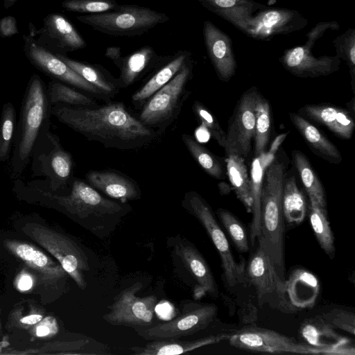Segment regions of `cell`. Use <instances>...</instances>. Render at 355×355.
Returning a JSON list of instances; mask_svg holds the SVG:
<instances>
[{"instance_id": "6da1fadb", "label": "cell", "mask_w": 355, "mask_h": 355, "mask_svg": "<svg viewBox=\"0 0 355 355\" xmlns=\"http://www.w3.org/2000/svg\"><path fill=\"white\" fill-rule=\"evenodd\" d=\"M51 114L88 140L97 141L105 148L139 149L157 137L154 130L129 113L123 102L94 107L55 104Z\"/></svg>"}, {"instance_id": "7a4b0ae2", "label": "cell", "mask_w": 355, "mask_h": 355, "mask_svg": "<svg viewBox=\"0 0 355 355\" xmlns=\"http://www.w3.org/2000/svg\"><path fill=\"white\" fill-rule=\"evenodd\" d=\"M279 153L267 166L263 176L258 241L271 258L279 276L284 279L286 223L282 196L288 161L280 148Z\"/></svg>"}, {"instance_id": "3957f363", "label": "cell", "mask_w": 355, "mask_h": 355, "mask_svg": "<svg viewBox=\"0 0 355 355\" xmlns=\"http://www.w3.org/2000/svg\"><path fill=\"white\" fill-rule=\"evenodd\" d=\"M51 108L47 87L37 74H33L26 89L15 133L11 162L13 175H20L29 163L37 141L50 126Z\"/></svg>"}, {"instance_id": "277c9868", "label": "cell", "mask_w": 355, "mask_h": 355, "mask_svg": "<svg viewBox=\"0 0 355 355\" xmlns=\"http://www.w3.org/2000/svg\"><path fill=\"white\" fill-rule=\"evenodd\" d=\"M84 227L103 239L110 235L122 218L132 211L127 202H116L102 196L83 180L73 177L68 196H53Z\"/></svg>"}, {"instance_id": "5b68a950", "label": "cell", "mask_w": 355, "mask_h": 355, "mask_svg": "<svg viewBox=\"0 0 355 355\" xmlns=\"http://www.w3.org/2000/svg\"><path fill=\"white\" fill-rule=\"evenodd\" d=\"M76 19L108 35L132 37L167 22L169 17L147 7L125 4L105 12L77 16Z\"/></svg>"}, {"instance_id": "8992f818", "label": "cell", "mask_w": 355, "mask_h": 355, "mask_svg": "<svg viewBox=\"0 0 355 355\" xmlns=\"http://www.w3.org/2000/svg\"><path fill=\"white\" fill-rule=\"evenodd\" d=\"M181 205L202 225L215 246L227 286L234 288L246 282L243 266L236 261L228 240L209 203L196 191H189L184 193Z\"/></svg>"}, {"instance_id": "52a82bcc", "label": "cell", "mask_w": 355, "mask_h": 355, "mask_svg": "<svg viewBox=\"0 0 355 355\" xmlns=\"http://www.w3.org/2000/svg\"><path fill=\"white\" fill-rule=\"evenodd\" d=\"M245 274L246 282L255 289L259 306H268L286 314L297 312L287 297L285 279L279 276L273 261L261 245L251 255Z\"/></svg>"}, {"instance_id": "ba28073f", "label": "cell", "mask_w": 355, "mask_h": 355, "mask_svg": "<svg viewBox=\"0 0 355 355\" xmlns=\"http://www.w3.org/2000/svg\"><path fill=\"white\" fill-rule=\"evenodd\" d=\"M193 68L191 60L145 102L139 119L146 126L162 130L176 118L186 97V88L192 78Z\"/></svg>"}, {"instance_id": "9c48e42d", "label": "cell", "mask_w": 355, "mask_h": 355, "mask_svg": "<svg viewBox=\"0 0 355 355\" xmlns=\"http://www.w3.org/2000/svg\"><path fill=\"white\" fill-rule=\"evenodd\" d=\"M33 173L44 176L53 191L71 184L73 160L64 150L59 139L46 128L37 141L31 155Z\"/></svg>"}, {"instance_id": "30bf717a", "label": "cell", "mask_w": 355, "mask_h": 355, "mask_svg": "<svg viewBox=\"0 0 355 355\" xmlns=\"http://www.w3.org/2000/svg\"><path fill=\"white\" fill-rule=\"evenodd\" d=\"M217 313L214 304L189 302L182 305L181 313L173 319L134 330L146 340L178 339L206 329Z\"/></svg>"}, {"instance_id": "8fae6325", "label": "cell", "mask_w": 355, "mask_h": 355, "mask_svg": "<svg viewBox=\"0 0 355 355\" xmlns=\"http://www.w3.org/2000/svg\"><path fill=\"white\" fill-rule=\"evenodd\" d=\"M230 345L248 352L272 354H326L325 350L277 331L259 327H245L226 338Z\"/></svg>"}, {"instance_id": "7c38bea8", "label": "cell", "mask_w": 355, "mask_h": 355, "mask_svg": "<svg viewBox=\"0 0 355 355\" xmlns=\"http://www.w3.org/2000/svg\"><path fill=\"white\" fill-rule=\"evenodd\" d=\"M141 282L134 283L122 290L107 308L103 319L114 326H123L134 329L153 325L157 298L154 295L137 296L141 289Z\"/></svg>"}, {"instance_id": "4fadbf2b", "label": "cell", "mask_w": 355, "mask_h": 355, "mask_svg": "<svg viewBox=\"0 0 355 355\" xmlns=\"http://www.w3.org/2000/svg\"><path fill=\"white\" fill-rule=\"evenodd\" d=\"M23 51L26 58L38 70L53 80L67 84L99 99L109 101L110 98L106 94L85 80L55 53L40 46L31 35H23Z\"/></svg>"}, {"instance_id": "5bb4252c", "label": "cell", "mask_w": 355, "mask_h": 355, "mask_svg": "<svg viewBox=\"0 0 355 355\" xmlns=\"http://www.w3.org/2000/svg\"><path fill=\"white\" fill-rule=\"evenodd\" d=\"M259 92L255 87L245 91L235 107L226 132L225 152L244 159L250 152L255 126V105Z\"/></svg>"}, {"instance_id": "9a60e30c", "label": "cell", "mask_w": 355, "mask_h": 355, "mask_svg": "<svg viewBox=\"0 0 355 355\" xmlns=\"http://www.w3.org/2000/svg\"><path fill=\"white\" fill-rule=\"evenodd\" d=\"M28 28L29 35L35 42L55 54L66 55L87 46L86 41L76 27L61 14L51 13L45 16L39 29L31 22Z\"/></svg>"}, {"instance_id": "2e32d148", "label": "cell", "mask_w": 355, "mask_h": 355, "mask_svg": "<svg viewBox=\"0 0 355 355\" xmlns=\"http://www.w3.org/2000/svg\"><path fill=\"white\" fill-rule=\"evenodd\" d=\"M173 259L178 260L195 282L194 296L218 298L219 290L213 273L202 254L187 239L178 234L168 239Z\"/></svg>"}, {"instance_id": "e0dca14e", "label": "cell", "mask_w": 355, "mask_h": 355, "mask_svg": "<svg viewBox=\"0 0 355 355\" xmlns=\"http://www.w3.org/2000/svg\"><path fill=\"white\" fill-rule=\"evenodd\" d=\"M307 24V19L297 10L267 7L253 15L244 34L254 40L268 41L277 35L300 31Z\"/></svg>"}, {"instance_id": "ac0fdd59", "label": "cell", "mask_w": 355, "mask_h": 355, "mask_svg": "<svg viewBox=\"0 0 355 355\" xmlns=\"http://www.w3.org/2000/svg\"><path fill=\"white\" fill-rule=\"evenodd\" d=\"M282 65L299 78H317L337 71L341 60L336 55L315 56L306 45L286 49L279 58Z\"/></svg>"}, {"instance_id": "d6986e66", "label": "cell", "mask_w": 355, "mask_h": 355, "mask_svg": "<svg viewBox=\"0 0 355 355\" xmlns=\"http://www.w3.org/2000/svg\"><path fill=\"white\" fill-rule=\"evenodd\" d=\"M202 34L207 53L218 77L228 82L237 67L231 37L209 20L204 21Z\"/></svg>"}, {"instance_id": "ffe728a7", "label": "cell", "mask_w": 355, "mask_h": 355, "mask_svg": "<svg viewBox=\"0 0 355 355\" xmlns=\"http://www.w3.org/2000/svg\"><path fill=\"white\" fill-rule=\"evenodd\" d=\"M300 334L306 344L325 350L326 355H354L350 340L338 334L321 315L306 319L302 324Z\"/></svg>"}, {"instance_id": "44dd1931", "label": "cell", "mask_w": 355, "mask_h": 355, "mask_svg": "<svg viewBox=\"0 0 355 355\" xmlns=\"http://www.w3.org/2000/svg\"><path fill=\"white\" fill-rule=\"evenodd\" d=\"M87 182L111 198L121 202L139 200L141 189L137 182L127 175L112 169L89 171Z\"/></svg>"}, {"instance_id": "7402d4cb", "label": "cell", "mask_w": 355, "mask_h": 355, "mask_svg": "<svg viewBox=\"0 0 355 355\" xmlns=\"http://www.w3.org/2000/svg\"><path fill=\"white\" fill-rule=\"evenodd\" d=\"M287 133L277 137L270 148L259 156L254 157L251 164L250 184L252 200V219L250 224V240L253 245L260 236L261 226V194L263 176L267 166L272 161Z\"/></svg>"}, {"instance_id": "603a6c76", "label": "cell", "mask_w": 355, "mask_h": 355, "mask_svg": "<svg viewBox=\"0 0 355 355\" xmlns=\"http://www.w3.org/2000/svg\"><path fill=\"white\" fill-rule=\"evenodd\" d=\"M299 114L327 128L336 137L349 139L355 123L347 110L331 105L308 104L299 110Z\"/></svg>"}, {"instance_id": "cb8c5ba5", "label": "cell", "mask_w": 355, "mask_h": 355, "mask_svg": "<svg viewBox=\"0 0 355 355\" xmlns=\"http://www.w3.org/2000/svg\"><path fill=\"white\" fill-rule=\"evenodd\" d=\"M207 10L232 24L245 33L258 11L268 6L254 0H197Z\"/></svg>"}, {"instance_id": "d4e9b609", "label": "cell", "mask_w": 355, "mask_h": 355, "mask_svg": "<svg viewBox=\"0 0 355 355\" xmlns=\"http://www.w3.org/2000/svg\"><path fill=\"white\" fill-rule=\"evenodd\" d=\"M192 59L189 51L180 50L164 56L158 69L148 81L132 96L134 103H145L157 91L168 83Z\"/></svg>"}, {"instance_id": "484cf974", "label": "cell", "mask_w": 355, "mask_h": 355, "mask_svg": "<svg viewBox=\"0 0 355 355\" xmlns=\"http://www.w3.org/2000/svg\"><path fill=\"white\" fill-rule=\"evenodd\" d=\"M285 290L290 303L297 309H311L320 293V283L312 272L297 268L285 279Z\"/></svg>"}, {"instance_id": "4316f807", "label": "cell", "mask_w": 355, "mask_h": 355, "mask_svg": "<svg viewBox=\"0 0 355 355\" xmlns=\"http://www.w3.org/2000/svg\"><path fill=\"white\" fill-rule=\"evenodd\" d=\"M290 120L312 152L331 163L338 164L343 157L338 148L320 130L299 113L291 112Z\"/></svg>"}, {"instance_id": "83f0119b", "label": "cell", "mask_w": 355, "mask_h": 355, "mask_svg": "<svg viewBox=\"0 0 355 355\" xmlns=\"http://www.w3.org/2000/svg\"><path fill=\"white\" fill-rule=\"evenodd\" d=\"M163 56L159 55L155 49L146 45L132 53L122 57L119 69V80L122 87H128L140 79L144 75L156 68Z\"/></svg>"}, {"instance_id": "f1b7e54d", "label": "cell", "mask_w": 355, "mask_h": 355, "mask_svg": "<svg viewBox=\"0 0 355 355\" xmlns=\"http://www.w3.org/2000/svg\"><path fill=\"white\" fill-rule=\"evenodd\" d=\"M227 336L225 334L208 336L193 340H155L144 346L132 347L130 351L133 355H176L218 343L226 338Z\"/></svg>"}, {"instance_id": "f546056e", "label": "cell", "mask_w": 355, "mask_h": 355, "mask_svg": "<svg viewBox=\"0 0 355 355\" xmlns=\"http://www.w3.org/2000/svg\"><path fill=\"white\" fill-rule=\"evenodd\" d=\"M60 60L78 73L88 83L99 89L109 98L115 95L121 84L119 78H114L103 67L71 59L66 55L55 54Z\"/></svg>"}, {"instance_id": "4dcf8cb0", "label": "cell", "mask_w": 355, "mask_h": 355, "mask_svg": "<svg viewBox=\"0 0 355 355\" xmlns=\"http://www.w3.org/2000/svg\"><path fill=\"white\" fill-rule=\"evenodd\" d=\"M282 206L285 223L288 226L294 227L303 222L309 207L304 193L297 187L295 175L285 178Z\"/></svg>"}, {"instance_id": "1f68e13d", "label": "cell", "mask_w": 355, "mask_h": 355, "mask_svg": "<svg viewBox=\"0 0 355 355\" xmlns=\"http://www.w3.org/2000/svg\"><path fill=\"white\" fill-rule=\"evenodd\" d=\"M226 174L237 198L243 203L248 212H251L252 200L250 176L244 158L231 153L226 156Z\"/></svg>"}, {"instance_id": "d6a6232c", "label": "cell", "mask_w": 355, "mask_h": 355, "mask_svg": "<svg viewBox=\"0 0 355 355\" xmlns=\"http://www.w3.org/2000/svg\"><path fill=\"white\" fill-rule=\"evenodd\" d=\"M293 165L296 168L305 191L313 202L327 209L326 195L323 185L313 170L307 157L300 150L292 151Z\"/></svg>"}, {"instance_id": "836d02e7", "label": "cell", "mask_w": 355, "mask_h": 355, "mask_svg": "<svg viewBox=\"0 0 355 355\" xmlns=\"http://www.w3.org/2000/svg\"><path fill=\"white\" fill-rule=\"evenodd\" d=\"M308 211L310 224L320 248L332 259L336 248L334 233L328 220L327 209L310 202Z\"/></svg>"}, {"instance_id": "e575fe53", "label": "cell", "mask_w": 355, "mask_h": 355, "mask_svg": "<svg viewBox=\"0 0 355 355\" xmlns=\"http://www.w3.org/2000/svg\"><path fill=\"white\" fill-rule=\"evenodd\" d=\"M182 140L191 155L208 175L220 180L226 178V171L219 157L188 134H183Z\"/></svg>"}, {"instance_id": "d590c367", "label": "cell", "mask_w": 355, "mask_h": 355, "mask_svg": "<svg viewBox=\"0 0 355 355\" xmlns=\"http://www.w3.org/2000/svg\"><path fill=\"white\" fill-rule=\"evenodd\" d=\"M255 114L254 153L257 157L267 150L272 127L270 105L260 93L255 105Z\"/></svg>"}, {"instance_id": "8d00e7d4", "label": "cell", "mask_w": 355, "mask_h": 355, "mask_svg": "<svg viewBox=\"0 0 355 355\" xmlns=\"http://www.w3.org/2000/svg\"><path fill=\"white\" fill-rule=\"evenodd\" d=\"M51 105L64 104L74 107H94L98 105L90 96L64 83L52 80L47 86Z\"/></svg>"}, {"instance_id": "74e56055", "label": "cell", "mask_w": 355, "mask_h": 355, "mask_svg": "<svg viewBox=\"0 0 355 355\" xmlns=\"http://www.w3.org/2000/svg\"><path fill=\"white\" fill-rule=\"evenodd\" d=\"M216 215L237 250L247 252L249 241L243 223L232 213L223 208L218 209Z\"/></svg>"}, {"instance_id": "f35d334b", "label": "cell", "mask_w": 355, "mask_h": 355, "mask_svg": "<svg viewBox=\"0 0 355 355\" xmlns=\"http://www.w3.org/2000/svg\"><path fill=\"white\" fill-rule=\"evenodd\" d=\"M16 112L11 103H4L0 120V161L5 162L10 156L16 130Z\"/></svg>"}, {"instance_id": "ab89813d", "label": "cell", "mask_w": 355, "mask_h": 355, "mask_svg": "<svg viewBox=\"0 0 355 355\" xmlns=\"http://www.w3.org/2000/svg\"><path fill=\"white\" fill-rule=\"evenodd\" d=\"M336 56L345 61L352 78V87L354 92L355 86V28H349L345 33L336 37L333 41Z\"/></svg>"}, {"instance_id": "60d3db41", "label": "cell", "mask_w": 355, "mask_h": 355, "mask_svg": "<svg viewBox=\"0 0 355 355\" xmlns=\"http://www.w3.org/2000/svg\"><path fill=\"white\" fill-rule=\"evenodd\" d=\"M61 6L70 12L89 15L114 10L119 4L116 0H64Z\"/></svg>"}, {"instance_id": "b9f144b4", "label": "cell", "mask_w": 355, "mask_h": 355, "mask_svg": "<svg viewBox=\"0 0 355 355\" xmlns=\"http://www.w3.org/2000/svg\"><path fill=\"white\" fill-rule=\"evenodd\" d=\"M192 110L196 118L207 130L213 139L223 148L225 146L226 133L213 114L200 101H196Z\"/></svg>"}, {"instance_id": "7bdbcfd3", "label": "cell", "mask_w": 355, "mask_h": 355, "mask_svg": "<svg viewBox=\"0 0 355 355\" xmlns=\"http://www.w3.org/2000/svg\"><path fill=\"white\" fill-rule=\"evenodd\" d=\"M321 317L334 329H339L352 335H354L355 315L353 312L334 309L323 313Z\"/></svg>"}, {"instance_id": "ee69618b", "label": "cell", "mask_w": 355, "mask_h": 355, "mask_svg": "<svg viewBox=\"0 0 355 355\" xmlns=\"http://www.w3.org/2000/svg\"><path fill=\"white\" fill-rule=\"evenodd\" d=\"M340 27L339 24L336 21L318 23L306 34V41L304 45L313 49L316 41L318 40L326 31L328 30L337 31Z\"/></svg>"}, {"instance_id": "f6af8a7d", "label": "cell", "mask_w": 355, "mask_h": 355, "mask_svg": "<svg viewBox=\"0 0 355 355\" xmlns=\"http://www.w3.org/2000/svg\"><path fill=\"white\" fill-rule=\"evenodd\" d=\"M19 33L15 17L8 15L0 19V37L7 38Z\"/></svg>"}, {"instance_id": "bcb514c9", "label": "cell", "mask_w": 355, "mask_h": 355, "mask_svg": "<svg viewBox=\"0 0 355 355\" xmlns=\"http://www.w3.org/2000/svg\"><path fill=\"white\" fill-rule=\"evenodd\" d=\"M34 249L27 244H21L17 247L16 252L17 255L25 261L31 260Z\"/></svg>"}, {"instance_id": "7dc6e473", "label": "cell", "mask_w": 355, "mask_h": 355, "mask_svg": "<svg viewBox=\"0 0 355 355\" xmlns=\"http://www.w3.org/2000/svg\"><path fill=\"white\" fill-rule=\"evenodd\" d=\"M105 56L111 59L115 65L119 67L122 58L119 47L111 46L107 48Z\"/></svg>"}, {"instance_id": "c3c4849f", "label": "cell", "mask_w": 355, "mask_h": 355, "mask_svg": "<svg viewBox=\"0 0 355 355\" xmlns=\"http://www.w3.org/2000/svg\"><path fill=\"white\" fill-rule=\"evenodd\" d=\"M31 261L37 266L43 267L47 263L48 259L42 252L34 250Z\"/></svg>"}, {"instance_id": "681fc988", "label": "cell", "mask_w": 355, "mask_h": 355, "mask_svg": "<svg viewBox=\"0 0 355 355\" xmlns=\"http://www.w3.org/2000/svg\"><path fill=\"white\" fill-rule=\"evenodd\" d=\"M33 286V280L31 277L27 275H24L20 278L18 287L21 291H27Z\"/></svg>"}, {"instance_id": "f907efd6", "label": "cell", "mask_w": 355, "mask_h": 355, "mask_svg": "<svg viewBox=\"0 0 355 355\" xmlns=\"http://www.w3.org/2000/svg\"><path fill=\"white\" fill-rule=\"evenodd\" d=\"M42 318L41 315L34 314L23 318L21 319V322L24 324H33L40 322Z\"/></svg>"}, {"instance_id": "816d5d0a", "label": "cell", "mask_w": 355, "mask_h": 355, "mask_svg": "<svg viewBox=\"0 0 355 355\" xmlns=\"http://www.w3.org/2000/svg\"><path fill=\"white\" fill-rule=\"evenodd\" d=\"M50 333V329L48 327L40 325L36 329V334L38 336H44Z\"/></svg>"}, {"instance_id": "f5cc1de1", "label": "cell", "mask_w": 355, "mask_h": 355, "mask_svg": "<svg viewBox=\"0 0 355 355\" xmlns=\"http://www.w3.org/2000/svg\"><path fill=\"white\" fill-rule=\"evenodd\" d=\"M18 0H3V7L6 9H8L14 6V4Z\"/></svg>"}]
</instances>
